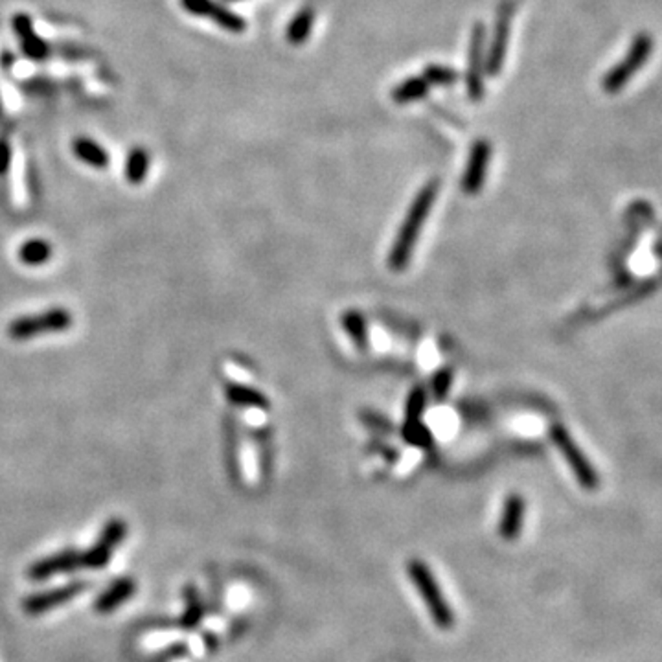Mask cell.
<instances>
[{
	"instance_id": "cell-25",
	"label": "cell",
	"mask_w": 662,
	"mask_h": 662,
	"mask_svg": "<svg viewBox=\"0 0 662 662\" xmlns=\"http://www.w3.org/2000/svg\"><path fill=\"white\" fill-rule=\"evenodd\" d=\"M344 326L346 329L351 334V337L358 341L359 346H365V339H366V334H365V324L361 320V317L358 313H350L344 317Z\"/></svg>"
},
{
	"instance_id": "cell-5",
	"label": "cell",
	"mask_w": 662,
	"mask_h": 662,
	"mask_svg": "<svg viewBox=\"0 0 662 662\" xmlns=\"http://www.w3.org/2000/svg\"><path fill=\"white\" fill-rule=\"evenodd\" d=\"M87 587H89L87 581L75 579V581L59 585V587H54L50 591H39V593L28 595L27 598H22L20 607L27 615L39 617V615L50 613V611H54V609L68 603L74 598H78L82 593L87 591Z\"/></svg>"
},
{
	"instance_id": "cell-15",
	"label": "cell",
	"mask_w": 662,
	"mask_h": 662,
	"mask_svg": "<svg viewBox=\"0 0 662 662\" xmlns=\"http://www.w3.org/2000/svg\"><path fill=\"white\" fill-rule=\"evenodd\" d=\"M315 15H317L315 6L308 4L291 19V22L288 24V32H286V37L291 44L300 46L308 41L313 30V24H315Z\"/></svg>"
},
{
	"instance_id": "cell-3",
	"label": "cell",
	"mask_w": 662,
	"mask_h": 662,
	"mask_svg": "<svg viewBox=\"0 0 662 662\" xmlns=\"http://www.w3.org/2000/svg\"><path fill=\"white\" fill-rule=\"evenodd\" d=\"M653 50V39L648 34H639L633 41L627 50V54L624 56V61L615 65L611 68L605 78L602 80V87L609 94H617L620 92L626 83L633 78V75L642 68V65L648 61Z\"/></svg>"
},
{
	"instance_id": "cell-21",
	"label": "cell",
	"mask_w": 662,
	"mask_h": 662,
	"mask_svg": "<svg viewBox=\"0 0 662 662\" xmlns=\"http://www.w3.org/2000/svg\"><path fill=\"white\" fill-rule=\"evenodd\" d=\"M423 80L429 85H454L461 80V72L445 65H427L423 68Z\"/></svg>"
},
{
	"instance_id": "cell-19",
	"label": "cell",
	"mask_w": 662,
	"mask_h": 662,
	"mask_svg": "<svg viewBox=\"0 0 662 662\" xmlns=\"http://www.w3.org/2000/svg\"><path fill=\"white\" fill-rule=\"evenodd\" d=\"M50 256H52V245L43 240L27 241L19 250L20 262H24L27 265H41L48 262Z\"/></svg>"
},
{
	"instance_id": "cell-29",
	"label": "cell",
	"mask_w": 662,
	"mask_h": 662,
	"mask_svg": "<svg viewBox=\"0 0 662 662\" xmlns=\"http://www.w3.org/2000/svg\"><path fill=\"white\" fill-rule=\"evenodd\" d=\"M12 162V147L8 140H0V175H4Z\"/></svg>"
},
{
	"instance_id": "cell-7",
	"label": "cell",
	"mask_w": 662,
	"mask_h": 662,
	"mask_svg": "<svg viewBox=\"0 0 662 662\" xmlns=\"http://www.w3.org/2000/svg\"><path fill=\"white\" fill-rule=\"evenodd\" d=\"M72 324V317L63 308H54L43 315L22 317L10 324L8 334L15 341H27L39 334H50V331H63Z\"/></svg>"
},
{
	"instance_id": "cell-6",
	"label": "cell",
	"mask_w": 662,
	"mask_h": 662,
	"mask_svg": "<svg viewBox=\"0 0 662 662\" xmlns=\"http://www.w3.org/2000/svg\"><path fill=\"white\" fill-rule=\"evenodd\" d=\"M484 70H486V27L477 22L469 37L466 68V89L473 101L482 99L484 91H486L484 89Z\"/></svg>"
},
{
	"instance_id": "cell-10",
	"label": "cell",
	"mask_w": 662,
	"mask_h": 662,
	"mask_svg": "<svg viewBox=\"0 0 662 662\" xmlns=\"http://www.w3.org/2000/svg\"><path fill=\"white\" fill-rule=\"evenodd\" d=\"M492 159V144L488 140H477L469 151L468 166L462 177V188L468 195H475L480 192Z\"/></svg>"
},
{
	"instance_id": "cell-13",
	"label": "cell",
	"mask_w": 662,
	"mask_h": 662,
	"mask_svg": "<svg viewBox=\"0 0 662 662\" xmlns=\"http://www.w3.org/2000/svg\"><path fill=\"white\" fill-rule=\"evenodd\" d=\"M524 521V499L521 495H510L504 504L502 519L499 523V536L506 541L519 538Z\"/></svg>"
},
{
	"instance_id": "cell-17",
	"label": "cell",
	"mask_w": 662,
	"mask_h": 662,
	"mask_svg": "<svg viewBox=\"0 0 662 662\" xmlns=\"http://www.w3.org/2000/svg\"><path fill=\"white\" fill-rule=\"evenodd\" d=\"M429 89H430V85L423 80V75H422V78H420V75H414V78L405 80L392 89V99L396 101V104H401V106L411 104V101L425 98L429 94Z\"/></svg>"
},
{
	"instance_id": "cell-9",
	"label": "cell",
	"mask_w": 662,
	"mask_h": 662,
	"mask_svg": "<svg viewBox=\"0 0 662 662\" xmlns=\"http://www.w3.org/2000/svg\"><path fill=\"white\" fill-rule=\"evenodd\" d=\"M181 4L188 13L210 19L231 34H243L247 28L243 17L223 4H217L216 0H181Z\"/></svg>"
},
{
	"instance_id": "cell-22",
	"label": "cell",
	"mask_w": 662,
	"mask_h": 662,
	"mask_svg": "<svg viewBox=\"0 0 662 662\" xmlns=\"http://www.w3.org/2000/svg\"><path fill=\"white\" fill-rule=\"evenodd\" d=\"M20 46H22L24 56L34 61H44L50 56V44L44 39H41L35 32L27 37H22Z\"/></svg>"
},
{
	"instance_id": "cell-30",
	"label": "cell",
	"mask_w": 662,
	"mask_h": 662,
	"mask_svg": "<svg viewBox=\"0 0 662 662\" xmlns=\"http://www.w3.org/2000/svg\"><path fill=\"white\" fill-rule=\"evenodd\" d=\"M13 61H15L13 56H12L10 52H4V54H3V61H0V63H3V67H10Z\"/></svg>"
},
{
	"instance_id": "cell-8",
	"label": "cell",
	"mask_w": 662,
	"mask_h": 662,
	"mask_svg": "<svg viewBox=\"0 0 662 662\" xmlns=\"http://www.w3.org/2000/svg\"><path fill=\"white\" fill-rule=\"evenodd\" d=\"M82 567V552L74 548H65L48 557L37 559L27 571V578L32 581H46L54 576L70 574Z\"/></svg>"
},
{
	"instance_id": "cell-28",
	"label": "cell",
	"mask_w": 662,
	"mask_h": 662,
	"mask_svg": "<svg viewBox=\"0 0 662 662\" xmlns=\"http://www.w3.org/2000/svg\"><path fill=\"white\" fill-rule=\"evenodd\" d=\"M188 653V646L185 642H179V644H171L168 650H164L157 658L159 660H173V658H179V657H185Z\"/></svg>"
},
{
	"instance_id": "cell-12",
	"label": "cell",
	"mask_w": 662,
	"mask_h": 662,
	"mask_svg": "<svg viewBox=\"0 0 662 662\" xmlns=\"http://www.w3.org/2000/svg\"><path fill=\"white\" fill-rule=\"evenodd\" d=\"M135 593H137V581L131 576H122L111 581L107 587L94 598L92 607L99 615H109L118 607H122L127 600L133 598Z\"/></svg>"
},
{
	"instance_id": "cell-26",
	"label": "cell",
	"mask_w": 662,
	"mask_h": 662,
	"mask_svg": "<svg viewBox=\"0 0 662 662\" xmlns=\"http://www.w3.org/2000/svg\"><path fill=\"white\" fill-rule=\"evenodd\" d=\"M12 27H13V32H15V35L19 39L27 37V35H30V34L35 32L34 30V22H32V19L27 13H17L13 17V20H12Z\"/></svg>"
},
{
	"instance_id": "cell-20",
	"label": "cell",
	"mask_w": 662,
	"mask_h": 662,
	"mask_svg": "<svg viewBox=\"0 0 662 662\" xmlns=\"http://www.w3.org/2000/svg\"><path fill=\"white\" fill-rule=\"evenodd\" d=\"M226 394H228V399H231L232 403L236 405H243V406H260V409H264V406H267V399L258 392L254 390L250 387H243V385H228L226 389Z\"/></svg>"
},
{
	"instance_id": "cell-4",
	"label": "cell",
	"mask_w": 662,
	"mask_h": 662,
	"mask_svg": "<svg viewBox=\"0 0 662 662\" xmlns=\"http://www.w3.org/2000/svg\"><path fill=\"white\" fill-rule=\"evenodd\" d=\"M552 440H554L556 447L562 451V454L565 456V461L571 466V469L574 471L578 482L581 484V488L589 490V492L596 490L598 484H600L598 473L595 471L593 464L587 461V456L583 454V451L572 440V437L569 435V430L563 425H554L552 427Z\"/></svg>"
},
{
	"instance_id": "cell-31",
	"label": "cell",
	"mask_w": 662,
	"mask_h": 662,
	"mask_svg": "<svg viewBox=\"0 0 662 662\" xmlns=\"http://www.w3.org/2000/svg\"><path fill=\"white\" fill-rule=\"evenodd\" d=\"M228 3H238V0H228Z\"/></svg>"
},
{
	"instance_id": "cell-14",
	"label": "cell",
	"mask_w": 662,
	"mask_h": 662,
	"mask_svg": "<svg viewBox=\"0 0 662 662\" xmlns=\"http://www.w3.org/2000/svg\"><path fill=\"white\" fill-rule=\"evenodd\" d=\"M183 598H185V609L179 619V627L185 631H193L202 624V620H205L207 605L205 602H202L195 585H186L183 591Z\"/></svg>"
},
{
	"instance_id": "cell-11",
	"label": "cell",
	"mask_w": 662,
	"mask_h": 662,
	"mask_svg": "<svg viewBox=\"0 0 662 662\" xmlns=\"http://www.w3.org/2000/svg\"><path fill=\"white\" fill-rule=\"evenodd\" d=\"M510 20H512V4H502L499 8V17L495 20L493 39L490 44L488 61H486V70L490 75H499V72L504 67L508 41H510Z\"/></svg>"
},
{
	"instance_id": "cell-2",
	"label": "cell",
	"mask_w": 662,
	"mask_h": 662,
	"mask_svg": "<svg viewBox=\"0 0 662 662\" xmlns=\"http://www.w3.org/2000/svg\"><path fill=\"white\" fill-rule=\"evenodd\" d=\"M406 572H409V578L414 581L420 596L423 598L432 622L442 629H449L454 624V617L435 574H432V571L423 562H420V559L409 562Z\"/></svg>"
},
{
	"instance_id": "cell-16",
	"label": "cell",
	"mask_w": 662,
	"mask_h": 662,
	"mask_svg": "<svg viewBox=\"0 0 662 662\" xmlns=\"http://www.w3.org/2000/svg\"><path fill=\"white\" fill-rule=\"evenodd\" d=\"M72 149L75 153V157L83 161L85 164L92 168H107L109 166V153L101 147L98 142L91 138H75L72 144Z\"/></svg>"
},
{
	"instance_id": "cell-23",
	"label": "cell",
	"mask_w": 662,
	"mask_h": 662,
	"mask_svg": "<svg viewBox=\"0 0 662 662\" xmlns=\"http://www.w3.org/2000/svg\"><path fill=\"white\" fill-rule=\"evenodd\" d=\"M127 536V524L125 521L122 519H111L104 530H101L99 533V541H104L106 545H109L113 550H116L120 547V543L125 540Z\"/></svg>"
},
{
	"instance_id": "cell-24",
	"label": "cell",
	"mask_w": 662,
	"mask_h": 662,
	"mask_svg": "<svg viewBox=\"0 0 662 662\" xmlns=\"http://www.w3.org/2000/svg\"><path fill=\"white\" fill-rule=\"evenodd\" d=\"M425 403H427V396L423 392V389H414L409 396V401H406V422L409 423H418L423 409H425Z\"/></svg>"
},
{
	"instance_id": "cell-1",
	"label": "cell",
	"mask_w": 662,
	"mask_h": 662,
	"mask_svg": "<svg viewBox=\"0 0 662 662\" xmlns=\"http://www.w3.org/2000/svg\"><path fill=\"white\" fill-rule=\"evenodd\" d=\"M438 181H430L427 183L416 199L413 201V205L406 212V217L399 228V234L390 248V256H389V267L392 271H403L406 265H409V260L414 252V247L418 243L422 228L432 210V205H435L437 195H438Z\"/></svg>"
},
{
	"instance_id": "cell-27",
	"label": "cell",
	"mask_w": 662,
	"mask_h": 662,
	"mask_svg": "<svg viewBox=\"0 0 662 662\" xmlns=\"http://www.w3.org/2000/svg\"><path fill=\"white\" fill-rule=\"evenodd\" d=\"M451 381H453V370L447 366L445 370H442L437 377H435V394L442 399L445 394H447V390H449V387H451Z\"/></svg>"
},
{
	"instance_id": "cell-18",
	"label": "cell",
	"mask_w": 662,
	"mask_h": 662,
	"mask_svg": "<svg viewBox=\"0 0 662 662\" xmlns=\"http://www.w3.org/2000/svg\"><path fill=\"white\" fill-rule=\"evenodd\" d=\"M149 169V153L142 147H135L130 151L125 161V179L131 185H140Z\"/></svg>"
}]
</instances>
